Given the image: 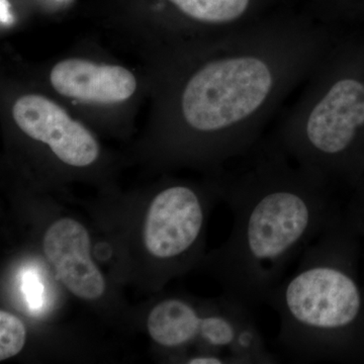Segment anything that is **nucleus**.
Here are the masks:
<instances>
[{
	"label": "nucleus",
	"mask_w": 364,
	"mask_h": 364,
	"mask_svg": "<svg viewBox=\"0 0 364 364\" xmlns=\"http://www.w3.org/2000/svg\"><path fill=\"white\" fill-rule=\"evenodd\" d=\"M234 229L217 256L230 296L267 305L287 270L342 215L321 177L261 166L231 188Z\"/></svg>",
	"instance_id": "f257e3e1"
},
{
	"label": "nucleus",
	"mask_w": 364,
	"mask_h": 364,
	"mask_svg": "<svg viewBox=\"0 0 364 364\" xmlns=\"http://www.w3.org/2000/svg\"><path fill=\"white\" fill-rule=\"evenodd\" d=\"M356 239L342 213L268 299L279 318L277 347L296 363L352 360L364 352Z\"/></svg>",
	"instance_id": "f03ea898"
},
{
	"label": "nucleus",
	"mask_w": 364,
	"mask_h": 364,
	"mask_svg": "<svg viewBox=\"0 0 364 364\" xmlns=\"http://www.w3.org/2000/svg\"><path fill=\"white\" fill-rule=\"evenodd\" d=\"M272 72L254 57L215 60L196 72L181 100L183 121L198 133H218L247 119L265 102Z\"/></svg>",
	"instance_id": "7ed1b4c3"
},
{
	"label": "nucleus",
	"mask_w": 364,
	"mask_h": 364,
	"mask_svg": "<svg viewBox=\"0 0 364 364\" xmlns=\"http://www.w3.org/2000/svg\"><path fill=\"white\" fill-rule=\"evenodd\" d=\"M363 126L364 85L355 79H342L311 112L299 142V155L312 173L329 176L342 168Z\"/></svg>",
	"instance_id": "20e7f679"
},
{
	"label": "nucleus",
	"mask_w": 364,
	"mask_h": 364,
	"mask_svg": "<svg viewBox=\"0 0 364 364\" xmlns=\"http://www.w3.org/2000/svg\"><path fill=\"white\" fill-rule=\"evenodd\" d=\"M205 223L203 196L186 184L169 186L150 203L144 223V244L151 255L161 260L193 258Z\"/></svg>",
	"instance_id": "39448f33"
},
{
	"label": "nucleus",
	"mask_w": 364,
	"mask_h": 364,
	"mask_svg": "<svg viewBox=\"0 0 364 364\" xmlns=\"http://www.w3.org/2000/svg\"><path fill=\"white\" fill-rule=\"evenodd\" d=\"M11 117L18 130L48 146L68 166L85 168L100 158V143L91 131L46 95L33 92L20 95L11 105Z\"/></svg>",
	"instance_id": "423d86ee"
},
{
	"label": "nucleus",
	"mask_w": 364,
	"mask_h": 364,
	"mask_svg": "<svg viewBox=\"0 0 364 364\" xmlns=\"http://www.w3.org/2000/svg\"><path fill=\"white\" fill-rule=\"evenodd\" d=\"M43 250L57 277L73 296L97 301L104 296V274L91 258L87 229L71 218H62L48 228Z\"/></svg>",
	"instance_id": "0eeeda50"
},
{
	"label": "nucleus",
	"mask_w": 364,
	"mask_h": 364,
	"mask_svg": "<svg viewBox=\"0 0 364 364\" xmlns=\"http://www.w3.org/2000/svg\"><path fill=\"white\" fill-rule=\"evenodd\" d=\"M49 82L60 97L97 107L124 104L138 90V80L130 69L83 58L57 62L50 71Z\"/></svg>",
	"instance_id": "6e6552de"
},
{
	"label": "nucleus",
	"mask_w": 364,
	"mask_h": 364,
	"mask_svg": "<svg viewBox=\"0 0 364 364\" xmlns=\"http://www.w3.org/2000/svg\"><path fill=\"white\" fill-rule=\"evenodd\" d=\"M210 311L200 310L184 299H166L151 310L148 333L156 343L168 348L184 346L196 340L205 343L203 323Z\"/></svg>",
	"instance_id": "1a4fd4ad"
},
{
	"label": "nucleus",
	"mask_w": 364,
	"mask_h": 364,
	"mask_svg": "<svg viewBox=\"0 0 364 364\" xmlns=\"http://www.w3.org/2000/svg\"><path fill=\"white\" fill-rule=\"evenodd\" d=\"M184 16L205 23L237 20L247 9L249 0H167Z\"/></svg>",
	"instance_id": "9d476101"
},
{
	"label": "nucleus",
	"mask_w": 364,
	"mask_h": 364,
	"mask_svg": "<svg viewBox=\"0 0 364 364\" xmlns=\"http://www.w3.org/2000/svg\"><path fill=\"white\" fill-rule=\"evenodd\" d=\"M26 341V329L23 321L14 314L0 312V361L18 355Z\"/></svg>",
	"instance_id": "9b49d317"
},
{
	"label": "nucleus",
	"mask_w": 364,
	"mask_h": 364,
	"mask_svg": "<svg viewBox=\"0 0 364 364\" xmlns=\"http://www.w3.org/2000/svg\"><path fill=\"white\" fill-rule=\"evenodd\" d=\"M343 215L354 232L363 235L364 239V196L349 205Z\"/></svg>",
	"instance_id": "f8f14e48"
},
{
	"label": "nucleus",
	"mask_w": 364,
	"mask_h": 364,
	"mask_svg": "<svg viewBox=\"0 0 364 364\" xmlns=\"http://www.w3.org/2000/svg\"><path fill=\"white\" fill-rule=\"evenodd\" d=\"M186 363L189 364H221L224 363V359L215 355H198L188 358Z\"/></svg>",
	"instance_id": "ddd939ff"
},
{
	"label": "nucleus",
	"mask_w": 364,
	"mask_h": 364,
	"mask_svg": "<svg viewBox=\"0 0 364 364\" xmlns=\"http://www.w3.org/2000/svg\"><path fill=\"white\" fill-rule=\"evenodd\" d=\"M26 286H28V296H31V299L33 301H36V294H38L37 289H36V282H33V280H28L26 282Z\"/></svg>",
	"instance_id": "4468645a"
}]
</instances>
